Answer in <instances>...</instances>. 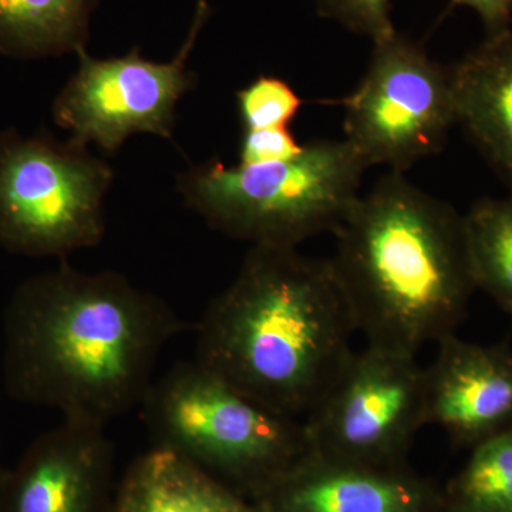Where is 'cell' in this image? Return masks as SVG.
<instances>
[{"instance_id":"7402d4cb","label":"cell","mask_w":512,"mask_h":512,"mask_svg":"<svg viewBox=\"0 0 512 512\" xmlns=\"http://www.w3.org/2000/svg\"><path fill=\"white\" fill-rule=\"evenodd\" d=\"M0 444H2V430H0ZM3 471L0 470V478H2Z\"/></svg>"},{"instance_id":"8992f818","label":"cell","mask_w":512,"mask_h":512,"mask_svg":"<svg viewBox=\"0 0 512 512\" xmlns=\"http://www.w3.org/2000/svg\"><path fill=\"white\" fill-rule=\"evenodd\" d=\"M114 181L89 147L46 131L0 133V247L13 254L66 258L97 247L104 201Z\"/></svg>"},{"instance_id":"7c38bea8","label":"cell","mask_w":512,"mask_h":512,"mask_svg":"<svg viewBox=\"0 0 512 512\" xmlns=\"http://www.w3.org/2000/svg\"><path fill=\"white\" fill-rule=\"evenodd\" d=\"M111 457L106 426L63 420L0 478V512H93Z\"/></svg>"},{"instance_id":"4fadbf2b","label":"cell","mask_w":512,"mask_h":512,"mask_svg":"<svg viewBox=\"0 0 512 512\" xmlns=\"http://www.w3.org/2000/svg\"><path fill=\"white\" fill-rule=\"evenodd\" d=\"M456 123L512 192V29L450 67Z\"/></svg>"},{"instance_id":"7a4b0ae2","label":"cell","mask_w":512,"mask_h":512,"mask_svg":"<svg viewBox=\"0 0 512 512\" xmlns=\"http://www.w3.org/2000/svg\"><path fill=\"white\" fill-rule=\"evenodd\" d=\"M197 333L198 363L299 420L342 375L357 332L329 259L256 245L212 299Z\"/></svg>"},{"instance_id":"8fae6325","label":"cell","mask_w":512,"mask_h":512,"mask_svg":"<svg viewBox=\"0 0 512 512\" xmlns=\"http://www.w3.org/2000/svg\"><path fill=\"white\" fill-rule=\"evenodd\" d=\"M426 367L427 423L457 447L473 448L512 430V349L483 346L457 335L437 343Z\"/></svg>"},{"instance_id":"277c9868","label":"cell","mask_w":512,"mask_h":512,"mask_svg":"<svg viewBox=\"0 0 512 512\" xmlns=\"http://www.w3.org/2000/svg\"><path fill=\"white\" fill-rule=\"evenodd\" d=\"M365 161L348 141L315 140L282 160L225 165L217 158L177 177L184 204L215 231L256 245L298 248L335 234L360 197Z\"/></svg>"},{"instance_id":"d6986e66","label":"cell","mask_w":512,"mask_h":512,"mask_svg":"<svg viewBox=\"0 0 512 512\" xmlns=\"http://www.w3.org/2000/svg\"><path fill=\"white\" fill-rule=\"evenodd\" d=\"M322 18L332 19L373 43L396 33L390 0H316Z\"/></svg>"},{"instance_id":"603a6c76","label":"cell","mask_w":512,"mask_h":512,"mask_svg":"<svg viewBox=\"0 0 512 512\" xmlns=\"http://www.w3.org/2000/svg\"><path fill=\"white\" fill-rule=\"evenodd\" d=\"M441 512H453V511L447 510V508H446V507H444V510H443V511H441Z\"/></svg>"},{"instance_id":"52a82bcc","label":"cell","mask_w":512,"mask_h":512,"mask_svg":"<svg viewBox=\"0 0 512 512\" xmlns=\"http://www.w3.org/2000/svg\"><path fill=\"white\" fill-rule=\"evenodd\" d=\"M211 15L210 2L198 0L187 37L170 62L148 60L138 46L109 59L80 49L76 72L53 101L56 126L74 143L109 154L136 134L173 140L178 103L198 83L188 60Z\"/></svg>"},{"instance_id":"5bb4252c","label":"cell","mask_w":512,"mask_h":512,"mask_svg":"<svg viewBox=\"0 0 512 512\" xmlns=\"http://www.w3.org/2000/svg\"><path fill=\"white\" fill-rule=\"evenodd\" d=\"M114 512L262 511L190 461L156 447L131 468Z\"/></svg>"},{"instance_id":"e0dca14e","label":"cell","mask_w":512,"mask_h":512,"mask_svg":"<svg viewBox=\"0 0 512 512\" xmlns=\"http://www.w3.org/2000/svg\"><path fill=\"white\" fill-rule=\"evenodd\" d=\"M466 466L443 491L453 512H512V430L471 448Z\"/></svg>"},{"instance_id":"2e32d148","label":"cell","mask_w":512,"mask_h":512,"mask_svg":"<svg viewBox=\"0 0 512 512\" xmlns=\"http://www.w3.org/2000/svg\"><path fill=\"white\" fill-rule=\"evenodd\" d=\"M464 224L477 289L512 318V192L477 201Z\"/></svg>"},{"instance_id":"ffe728a7","label":"cell","mask_w":512,"mask_h":512,"mask_svg":"<svg viewBox=\"0 0 512 512\" xmlns=\"http://www.w3.org/2000/svg\"><path fill=\"white\" fill-rule=\"evenodd\" d=\"M303 144L293 136L289 128H265L242 130L239 141V163H265L282 160L298 154Z\"/></svg>"},{"instance_id":"9a60e30c","label":"cell","mask_w":512,"mask_h":512,"mask_svg":"<svg viewBox=\"0 0 512 512\" xmlns=\"http://www.w3.org/2000/svg\"><path fill=\"white\" fill-rule=\"evenodd\" d=\"M100 0H0V55L18 60L86 49Z\"/></svg>"},{"instance_id":"ba28073f","label":"cell","mask_w":512,"mask_h":512,"mask_svg":"<svg viewBox=\"0 0 512 512\" xmlns=\"http://www.w3.org/2000/svg\"><path fill=\"white\" fill-rule=\"evenodd\" d=\"M340 104L345 140L367 168L394 173L439 154L457 124L450 69L397 32L375 43L365 76Z\"/></svg>"},{"instance_id":"ac0fdd59","label":"cell","mask_w":512,"mask_h":512,"mask_svg":"<svg viewBox=\"0 0 512 512\" xmlns=\"http://www.w3.org/2000/svg\"><path fill=\"white\" fill-rule=\"evenodd\" d=\"M302 104L291 84L275 76L256 77L237 92L242 130L289 128Z\"/></svg>"},{"instance_id":"30bf717a","label":"cell","mask_w":512,"mask_h":512,"mask_svg":"<svg viewBox=\"0 0 512 512\" xmlns=\"http://www.w3.org/2000/svg\"><path fill=\"white\" fill-rule=\"evenodd\" d=\"M262 512H441L443 491L409 467L311 453L256 495Z\"/></svg>"},{"instance_id":"44dd1931","label":"cell","mask_w":512,"mask_h":512,"mask_svg":"<svg viewBox=\"0 0 512 512\" xmlns=\"http://www.w3.org/2000/svg\"><path fill=\"white\" fill-rule=\"evenodd\" d=\"M467 6L483 20L487 37L501 35L511 29L512 0H450V8Z\"/></svg>"},{"instance_id":"5b68a950","label":"cell","mask_w":512,"mask_h":512,"mask_svg":"<svg viewBox=\"0 0 512 512\" xmlns=\"http://www.w3.org/2000/svg\"><path fill=\"white\" fill-rule=\"evenodd\" d=\"M140 407L157 447L255 495L312 451L303 421L272 412L197 360L154 380Z\"/></svg>"},{"instance_id":"3957f363","label":"cell","mask_w":512,"mask_h":512,"mask_svg":"<svg viewBox=\"0 0 512 512\" xmlns=\"http://www.w3.org/2000/svg\"><path fill=\"white\" fill-rule=\"evenodd\" d=\"M333 235L329 264L367 345L416 356L456 335L477 289L464 215L390 171Z\"/></svg>"},{"instance_id":"9c48e42d","label":"cell","mask_w":512,"mask_h":512,"mask_svg":"<svg viewBox=\"0 0 512 512\" xmlns=\"http://www.w3.org/2000/svg\"><path fill=\"white\" fill-rule=\"evenodd\" d=\"M427 424L426 367L409 353L373 345L353 353L303 420L313 453L377 467L406 466Z\"/></svg>"},{"instance_id":"6da1fadb","label":"cell","mask_w":512,"mask_h":512,"mask_svg":"<svg viewBox=\"0 0 512 512\" xmlns=\"http://www.w3.org/2000/svg\"><path fill=\"white\" fill-rule=\"evenodd\" d=\"M185 329L170 305L113 271L62 262L23 281L3 313V389L63 420L107 426L141 406Z\"/></svg>"}]
</instances>
